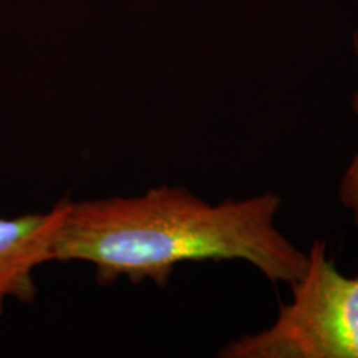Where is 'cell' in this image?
<instances>
[{"instance_id": "6da1fadb", "label": "cell", "mask_w": 358, "mask_h": 358, "mask_svg": "<svg viewBox=\"0 0 358 358\" xmlns=\"http://www.w3.org/2000/svg\"><path fill=\"white\" fill-rule=\"evenodd\" d=\"M274 192L209 204L185 187L161 186L136 198L69 204L52 261L88 262L96 282L150 279L166 287L181 262L248 261L271 282L294 284L308 257L275 227Z\"/></svg>"}, {"instance_id": "3957f363", "label": "cell", "mask_w": 358, "mask_h": 358, "mask_svg": "<svg viewBox=\"0 0 358 358\" xmlns=\"http://www.w3.org/2000/svg\"><path fill=\"white\" fill-rule=\"evenodd\" d=\"M70 199L50 211L0 217V317L8 299L32 303L37 297L34 271L52 261V245Z\"/></svg>"}, {"instance_id": "277c9868", "label": "cell", "mask_w": 358, "mask_h": 358, "mask_svg": "<svg viewBox=\"0 0 358 358\" xmlns=\"http://www.w3.org/2000/svg\"><path fill=\"white\" fill-rule=\"evenodd\" d=\"M352 45H353V52H355V55L358 58V32L353 34ZM352 108H353V113H355L358 118V92L352 98ZM338 196L343 206L352 211L353 221H355L358 227V153L353 156V159L350 161V164H348L345 174H343L342 182H340Z\"/></svg>"}, {"instance_id": "7a4b0ae2", "label": "cell", "mask_w": 358, "mask_h": 358, "mask_svg": "<svg viewBox=\"0 0 358 358\" xmlns=\"http://www.w3.org/2000/svg\"><path fill=\"white\" fill-rule=\"evenodd\" d=\"M307 268L290 284L292 301L282 303L268 329L232 340L222 358H358V277H347L315 241Z\"/></svg>"}]
</instances>
